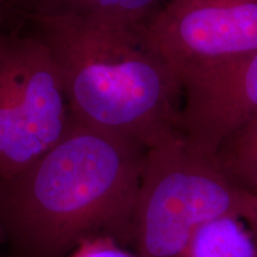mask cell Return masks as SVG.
<instances>
[{"instance_id":"1","label":"cell","mask_w":257,"mask_h":257,"mask_svg":"<svg viewBox=\"0 0 257 257\" xmlns=\"http://www.w3.org/2000/svg\"><path fill=\"white\" fill-rule=\"evenodd\" d=\"M146 155L137 141L75 121L28 168L0 178L5 257H68L98 236L134 250Z\"/></svg>"},{"instance_id":"2","label":"cell","mask_w":257,"mask_h":257,"mask_svg":"<svg viewBox=\"0 0 257 257\" xmlns=\"http://www.w3.org/2000/svg\"><path fill=\"white\" fill-rule=\"evenodd\" d=\"M24 25L50 50L75 121L147 150L181 136V81L147 23L30 18Z\"/></svg>"},{"instance_id":"3","label":"cell","mask_w":257,"mask_h":257,"mask_svg":"<svg viewBox=\"0 0 257 257\" xmlns=\"http://www.w3.org/2000/svg\"><path fill=\"white\" fill-rule=\"evenodd\" d=\"M257 197L217 160L194 153L184 138L147 150L134 218L138 257H187L201 225L220 217L245 221Z\"/></svg>"},{"instance_id":"4","label":"cell","mask_w":257,"mask_h":257,"mask_svg":"<svg viewBox=\"0 0 257 257\" xmlns=\"http://www.w3.org/2000/svg\"><path fill=\"white\" fill-rule=\"evenodd\" d=\"M75 124L55 61L30 29L0 32V178L28 168Z\"/></svg>"},{"instance_id":"5","label":"cell","mask_w":257,"mask_h":257,"mask_svg":"<svg viewBox=\"0 0 257 257\" xmlns=\"http://www.w3.org/2000/svg\"><path fill=\"white\" fill-rule=\"evenodd\" d=\"M147 30L181 81L257 51V0H167Z\"/></svg>"},{"instance_id":"6","label":"cell","mask_w":257,"mask_h":257,"mask_svg":"<svg viewBox=\"0 0 257 257\" xmlns=\"http://www.w3.org/2000/svg\"><path fill=\"white\" fill-rule=\"evenodd\" d=\"M180 133L194 153L213 157L257 114V51L181 78Z\"/></svg>"},{"instance_id":"7","label":"cell","mask_w":257,"mask_h":257,"mask_svg":"<svg viewBox=\"0 0 257 257\" xmlns=\"http://www.w3.org/2000/svg\"><path fill=\"white\" fill-rule=\"evenodd\" d=\"M12 25L30 18H73L118 24L148 23L163 0H6Z\"/></svg>"},{"instance_id":"8","label":"cell","mask_w":257,"mask_h":257,"mask_svg":"<svg viewBox=\"0 0 257 257\" xmlns=\"http://www.w3.org/2000/svg\"><path fill=\"white\" fill-rule=\"evenodd\" d=\"M237 217H220L197 230L189 244L187 257H257L249 227Z\"/></svg>"},{"instance_id":"9","label":"cell","mask_w":257,"mask_h":257,"mask_svg":"<svg viewBox=\"0 0 257 257\" xmlns=\"http://www.w3.org/2000/svg\"><path fill=\"white\" fill-rule=\"evenodd\" d=\"M214 159L234 182L257 197V114L220 144Z\"/></svg>"},{"instance_id":"10","label":"cell","mask_w":257,"mask_h":257,"mask_svg":"<svg viewBox=\"0 0 257 257\" xmlns=\"http://www.w3.org/2000/svg\"><path fill=\"white\" fill-rule=\"evenodd\" d=\"M68 257H138L135 250L121 245L112 237L98 236L83 240Z\"/></svg>"},{"instance_id":"11","label":"cell","mask_w":257,"mask_h":257,"mask_svg":"<svg viewBox=\"0 0 257 257\" xmlns=\"http://www.w3.org/2000/svg\"><path fill=\"white\" fill-rule=\"evenodd\" d=\"M9 25H12V16L6 0H0V32L8 30Z\"/></svg>"},{"instance_id":"12","label":"cell","mask_w":257,"mask_h":257,"mask_svg":"<svg viewBox=\"0 0 257 257\" xmlns=\"http://www.w3.org/2000/svg\"><path fill=\"white\" fill-rule=\"evenodd\" d=\"M245 223L248 224L250 232H251L253 237V242H255L256 245V251H257V199L255 205H253L252 212L250 213V216L246 218Z\"/></svg>"},{"instance_id":"13","label":"cell","mask_w":257,"mask_h":257,"mask_svg":"<svg viewBox=\"0 0 257 257\" xmlns=\"http://www.w3.org/2000/svg\"><path fill=\"white\" fill-rule=\"evenodd\" d=\"M5 248H6V237L4 229H3L2 223H0V257H5Z\"/></svg>"}]
</instances>
